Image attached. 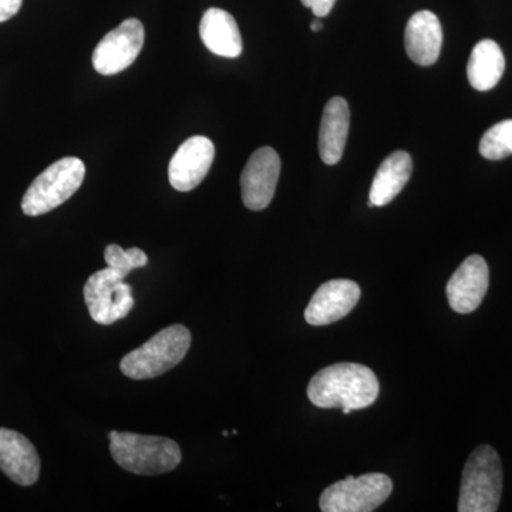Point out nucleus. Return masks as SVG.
Here are the masks:
<instances>
[{
    "label": "nucleus",
    "instance_id": "f257e3e1",
    "mask_svg": "<svg viewBox=\"0 0 512 512\" xmlns=\"http://www.w3.org/2000/svg\"><path fill=\"white\" fill-rule=\"evenodd\" d=\"M373 370L357 363H338L319 370L308 386V397L320 409L362 410L379 397Z\"/></svg>",
    "mask_w": 512,
    "mask_h": 512
},
{
    "label": "nucleus",
    "instance_id": "f03ea898",
    "mask_svg": "<svg viewBox=\"0 0 512 512\" xmlns=\"http://www.w3.org/2000/svg\"><path fill=\"white\" fill-rule=\"evenodd\" d=\"M110 453L121 468L138 476L168 473L177 468L183 458L174 440L120 431L110 433Z\"/></svg>",
    "mask_w": 512,
    "mask_h": 512
},
{
    "label": "nucleus",
    "instance_id": "7ed1b4c3",
    "mask_svg": "<svg viewBox=\"0 0 512 512\" xmlns=\"http://www.w3.org/2000/svg\"><path fill=\"white\" fill-rule=\"evenodd\" d=\"M190 346V330L183 325L168 326L124 356L120 363L121 372L134 380L154 379L180 365Z\"/></svg>",
    "mask_w": 512,
    "mask_h": 512
},
{
    "label": "nucleus",
    "instance_id": "20e7f679",
    "mask_svg": "<svg viewBox=\"0 0 512 512\" xmlns=\"http://www.w3.org/2000/svg\"><path fill=\"white\" fill-rule=\"evenodd\" d=\"M501 494L503 466L500 456L493 447H477L464 467L458 512H495Z\"/></svg>",
    "mask_w": 512,
    "mask_h": 512
},
{
    "label": "nucleus",
    "instance_id": "39448f33",
    "mask_svg": "<svg viewBox=\"0 0 512 512\" xmlns=\"http://www.w3.org/2000/svg\"><path fill=\"white\" fill-rule=\"evenodd\" d=\"M86 165L80 158L64 157L46 168L30 184L22 200V211L28 217H39L55 210L82 187Z\"/></svg>",
    "mask_w": 512,
    "mask_h": 512
},
{
    "label": "nucleus",
    "instance_id": "423d86ee",
    "mask_svg": "<svg viewBox=\"0 0 512 512\" xmlns=\"http://www.w3.org/2000/svg\"><path fill=\"white\" fill-rule=\"evenodd\" d=\"M392 478L382 473L349 476L329 485L320 495L323 512H372L390 497Z\"/></svg>",
    "mask_w": 512,
    "mask_h": 512
},
{
    "label": "nucleus",
    "instance_id": "0eeeda50",
    "mask_svg": "<svg viewBox=\"0 0 512 512\" xmlns=\"http://www.w3.org/2000/svg\"><path fill=\"white\" fill-rule=\"evenodd\" d=\"M84 302L94 322L113 325L126 318L134 308L133 289L124 282L123 275L107 266L87 279Z\"/></svg>",
    "mask_w": 512,
    "mask_h": 512
},
{
    "label": "nucleus",
    "instance_id": "6e6552de",
    "mask_svg": "<svg viewBox=\"0 0 512 512\" xmlns=\"http://www.w3.org/2000/svg\"><path fill=\"white\" fill-rule=\"evenodd\" d=\"M146 39L143 23L136 18L124 20L116 29L100 40L93 53V67L103 76H113L128 69L134 62Z\"/></svg>",
    "mask_w": 512,
    "mask_h": 512
},
{
    "label": "nucleus",
    "instance_id": "1a4fd4ad",
    "mask_svg": "<svg viewBox=\"0 0 512 512\" xmlns=\"http://www.w3.org/2000/svg\"><path fill=\"white\" fill-rule=\"evenodd\" d=\"M281 174V158L271 147L258 148L241 175L242 201L251 211H262L274 200Z\"/></svg>",
    "mask_w": 512,
    "mask_h": 512
},
{
    "label": "nucleus",
    "instance_id": "9d476101",
    "mask_svg": "<svg viewBox=\"0 0 512 512\" xmlns=\"http://www.w3.org/2000/svg\"><path fill=\"white\" fill-rule=\"evenodd\" d=\"M215 146L208 137L194 136L175 151L168 165V180L174 190L188 192L197 188L210 173Z\"/></svg>",
    "mask_w": 512,
    "mask_h": 512
},
{
    "label": "nucleus",
    "instance_id": "9b49d317",
    "mask_svg": "<svg viewBox=\"0 0 512 512\" xmlns=\"http://www.w3.org/2000/svg\"><path fill=\"white\" fill-rule=\"evenodd\" d=\"M488 285L490 271L483 256H468L447 284L446 292L451 309L461 315L476 311L483 302Z\"/></svg>",
    "mask_w": 512,
    "mask_h": 512
},
{
    "label": "nucleus",
    "instance_id": "f8f14e48",
    "mask_svg": "<svg viewBox=\"0 0 512 512\" xmlns=\"http://www.w3.org/2000/svg\"><path fill=\"white\" fill-rule=\"evenodd\" d=\"M360 299V288L349 279H335L320 285L305 311L309 325L325 326L348 316Z\"/></svg>",
    "mask_w": 512,
    "mask_h": 512
},
{
    "label": "nucleus",
    "instance_id": "ddd939ff",
    "mask_svg": "<svg viewBox=\"0 0 512 512\" xmlns=\"http://www.w3.org/2000/svg\"><path fill=\"white\" fill-rule=\"evenodd\" d=\"M0 470L13 483L29 487L40 474V458L35 446L15 430L0 429Z\"/></svg>",
    "mask_w": 512,
    "mask_h": 512
},
{
    "label": "nucleus",
    "instance_id": "4468645a",
    "mask_svg": "<svg viewBox=\"0 0 512 512\" xmlns=\"http://www.w3.org/2000/svg\"><path fill=\"white\" fill-rule=\"evenodd\" d=\"M404 46L407 56L419 66L436 63L443 46V29L439 18L430 10L414 13L407 22Z\"/></svg>",
    "mask_w": 512,
    "mask_h": 512
},
{
    "label": "nucleus",
    "instance_id": "2eb2a0df",
    "mask_svg": "<svg viewBox=\"0 0 512 512\" xmlns=\"http://www.w3.org/2000/svg\"><path fill=\"white\" fill-rule=\"evenodd\" d=\"M350 127L348 101L333 97L323 110L319 128V154L326 165L338 164L343 157Z\"/></svg>",
    "mask_w": 512,
    "mask_h": 512
},
{
    "label": "nucleus",
    "instance_id": "dca6fc26",
    "mask_svg": "<svg viewBox=\"0 0 512 512\" xmlns=\"http://www.w3.org/2000/svg\"><path fill=\"white\" fill-rule=\"evenodd\" d=\"M202 43L214 55L235 59L242 53V37L237 20L227 10L208 9L200 23Z\"/></svg>",
    "mask_w": 512,
    "mask_h": 512
},
{
    "label": "nucleus",
    "instance_id": "f3484780",
    "mask_svg": "<svg viewBox=\"0 0 512 512\" xmlns=\"http://www.w3.org/2000/svg\"><path fill=\"white\" fill-rule=\"evenodd\" d=\"M413 173V161L406 151H394L380 164L373 178L367 207H384L390 204L409 183Z\"/></svg>",
    "mask_w": 512,
    "mask_h": 512
},
{
    "label": "nucleus",
    "instance_id": "a211bd4d",
    "mask_svg": "<svg viewBox=\"0 0 512 512\" xmlns=\"http://www.w3.org/2000/svg\"><path fill=\"white\" fill-rule=\"evenodd\" d=\"M505 59L503 50L494 40H481L471 52L467 64L468 82L478 92L494 89L503 77Z\"/></svg>",
    "mask_w": 512,
    "mask_h": 512
},
{
    "label": "nucleus",
    "instance_id": "6ab92c4d",
    "mask_svg": "<svg viewBox=\"0 0 512 512\" xmlns=\"http://www.w3.org/2000/svg\"><path fill=\"white\" fill-rule=\"evenodd\" d=\"M481 156L497 161L512 154V120L501 121L485 131L480 141Z\"/></svg>",
    "mask_w": 512,
    "mask_h": 512
},
{
    "label": "nucleus",
    "instance_id": "aec40b11",
    "mask_svg": "<svg viewBox=\"0 0 512 512\" xmlns=\"http://www.w3.org/2000/svg\"><path fill=\"white\" fill-rule=\"evenodd\" d=\"M104 259L109 268L119 272L124 278L130 274L133 269L143 268L148 264V256L146 252L138 248H130L124 251L120 245L111 244L104 251Z\"/></svg>",
    "mask_w": 512,
    "mask_h": 512
},
{
    "label": "nucleus",
    "instance_id": "412c9836",
    "mask_svg": "<svg viewBox=\"0 0 512 512\" xmlns=\"http://www.w3.org/2000/svg\"><path fill=\"white\" fill-rule=\"evenodd\" d=\"M301 2L306 8L312 9L316 18H325L332 12L336 0H301Z\"/></svg>",
    "mask_w": 512,
    "mask_h": 512
},
{
    "label": "nucleus",
    "instance_id": "4be33fe9",
    "mask_svg": "<svg viewBox=\"0 0 512 512\" xmlns=\"http://www.w3.org/2000/svg\"><path fill=\"white\" fill-rule=\"evenodd\" d=\"M23 0H0V23L12 19L22 8Z\"/></svg>",
    "mask_w": 512,
    "mask_h": 512
},
{
    "label": "nucleus",
    "instance_id": "5701e85b",
    "mask_svg": "<svg viewBox=\"0 0 512 512\" xmlns=\"http://www.w3.org/2000/svg\"><path fill=\"white\" fill-rule=\"evenodd\" d=\"M311 29L313 30V32H320V30L323 29L322 22H320L319 18L313 20V22L311 23Z\"/></svg>",
    "mask_w": 512,
    "mask_h": 512
},
{
    "label": "nucleus",
    "instance_id": "b1692460",
    "mask_svg": "<svg viewBox=\"0 0 512 512\" xmlns=\"http://www.w3.org/2000/svg\"><path fill=\"white\" fill-rule=\"evenodd\" d=\"M342 412H343V414H349L350 412H352V410H350V409H342Z\"/></svg>",
    "mask_w": 512,
    "mask_h": 512
},
{
    "label": "nucleus",
    "instance_id": "393cba45",
    "mask_svg": "<svg viewBox=\"0 0 512 512\" xmlns=\"http://www.w3.org/2000/svg\"><path fill=\"white\" fill-rule=\"evenodd\" d=\"M222 434H224L225 437H228L229 436V431H227V430L222 431Z\"/></svg>",
    "mask_w": 512,
    "mask_h": 512
}]
</instances>
